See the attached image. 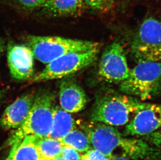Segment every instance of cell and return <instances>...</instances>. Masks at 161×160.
<instances>
[{
	"label": "cell",
	"instance_id": "d6986e66",
	"mask_svg": "<svg viewBox=\"0 0 161 160\" xmlns=\"http://www.w3.org/2000/svg\"><path fill=\"white\" fill-rule=\"evenodd\" d=\"M60 156L65 160H80L79 152L70 147L63 145Z\"/></svg>",
	"mask_w": 161,
	"mask_h": 160
},
{
	"label": "cell",
	"instance_id": "cb8c5ba5",
	"mask_svg": "<svg viewBox=\"0 0 161 160\" xmlns=\"http://www.w3.org/2000/svg\"><path fill=\"white\" fill-rule=\"evenodd\" d=\"M65 160V159L63 158V157H62L61 156H58L57 157H55L53 160Z\"/></svg>",
	"mask_w": 161,
	"mask_h": 160
},
{
	"label": "cell",
	"instance_id": "4fadbf2b",
	"mask_svg": "<svg viewBox=\"0 0 161 160\" xmlns=\"http://www.w3.org/2000/svg\"><path fill=\"white\" fill-rule=\"evenodd\" d=\"M42 8L44 13L55 17L78 14L86 6L82 0H47Z\"/></svg>",
	"mask_w": 161,
	"mask_h": 160
},
{
	"label": "cell",
	"instance_id": "5bb4252c",
	"mask_svg": "<svg viewBox=\"0 0 161 160\" xmlns=\"http://www.w3.org/2000/svg\"><path fill=\"white\" fill-rule=\"evenodd\" d=\"M36 138L27 136L12 144L6 160H42L36 147Z\"/></svg>",
	"mask_w": 161,
	"mask_h": 160
},
{
	"label": "cell",
	"instance_id": "603a6c76",
	"mask_svg": "<svg viewBox=\"0 0 161 160\" xmlns=\"http://www.w3.org/2000/svg\"><path fill=\"white\" fill-rule=\"evenodd\" d=\"M109 160H131L128 157H125L123 156H116L112 157L109 158Z\"/></svg>",
	"mask_w": 161,
	"mask_h": 160
},
{
	"label": "cell",
	"instance_id": "3957f363",
	"mask_svg": "<svg viewBox=\"0 0 161 160\" xmlns=\"http://www.w3.org/2000/svg\"><path fill=\"white\" fill-rule=\"evenodd\" d=\"M55 106L54 96L52 93L36 94L27 117L13 135L10 144L18 142L27 136L48 137L52 128Z\"/></svg>",
	"mask_w": 161,
	"mask_h": 160
},
{
	"label": "cell",
	"instance_id": "2e32d148",
	"mask_svg": "<svg viewBox=\"0 0 161 160\" xmlns=\"http://www.w3.org/2000/svg\"><path fill=\"white\" fill-rule=\"evenodd\" d=\"M59 141L63 145L70 147L79 152L85 153L92 148L87 134L76 128L68 133Z\"/></svg>",
	"mask_w": 161,
	"mask_h": 160
},
{
	"label": "cell",
	"instance_id": "52a82bcc",
	"mask_svg": "<svg viewBox=\"0 0 161 160\" xmlns=\"http://www.w3.org/2000/svg\"><path fill=\"white\" fill-rule=\"evenodd\" d=\"M131 50L138 61L161 62V22L153 17L144 20L132 40Z\"/></svg>",
	"mask_w": 161,
	"mask_h": 160
},
{
	"label": "cell",
	"instance_id": "44dd1931",
	"mask_svg": "<svg viewBox=\"0 0 161 160\" xmlns=\"http://www.w3.org/2000/svg\"><path fill=\"white\" fill-rule=\"evenodd\" d=\"M80 160H109V158L92 148L81 156Z\"/></svg>",
	"mask_w": 161,
	"mask_h": 160
},
{
	"label": "cell",
	"instance_id": "9a60e30c",
	"mask_svg": "<svg viewBox=\"0 0 161 160\" xmlns=\"http://www.w3.org/2000/svg\"><path fill=\"white\" fill-rule=\"evenodd\" d=\"M76 127V122L70 113L60 106H55L52 128L48 137L61 141Z\"/></svg>",
	"mask_w": 161,
	"mask_h": 160
},
{
	"label": "cell",
	"instance_id": "8fae6325",
	"mask_svg": "<svg viewBox=\"0 0 161 160\" xmlns=\"http://www.w3.org/2000/svg\"><path fill=\"white\" fill-rule=\"evenodd\" d=\"M36 94H24L8 106L2 115L0 123L4 129H17L23 124L34 104Z\"/></svg>",
	"mask_w": 161,
	"mask_h": 160
},
{
	"label": "cell",
	"instance_id": "7c38bea8",
	"mask_svg": "<svg viewBox=\"0 0 161 160\" xmlns=\"http://www.w3.org/2000/svg\"><path fill=\"white\" fill-rule=\"evenodd\" d=\"M60 107L69 113H77L85 108L87 97L84 89L77 83L64 80L59 86Z\"/></svg>",
	"mask_w": 161,
	"mask_h": 160
},
{
	"label": "cell",
	"instance_id": "ffe728a7",
	"mask_svg": "<svg viewBox=\"0 0 161 160\" xmlns=\"http://www.w3.org/2000/svg\"><path fill=\"white\" fill-rule=\"evenodd\" d=\"M143 139L155 148L161 149V127L156 131L144 136Z\"/></svg>",
	"mask_w": 161,
	"mask_h": 160
},
{
	"label": "cell",
	"instance_id": "30bf717a",
	"mask_svg": "<svg viewBox=\"0 0 161 160\" xmlns=\"http://www.w3.org/2000/svg\"><path fill=\"white\" fill-rule=\"evenodd\" d=\"M34 54L28 46L11 44L8 51V61L11 75L14 79H30L34 72Z\"/></svg>",
	"mask_w": 161,
	"mask_h": 160
},
{
	"label": "cell",
	"instance_id": "9c48e42d",
	"mask_svg": "<svg viewBox=\"0 0 161 160\" xmlns=\"http://www.w3.org/2000/svg\"><path fill=\"white\" fill-rule=\"evenodd\" d=\"M161 127V104H146L126 125L125 136H145Z\"/></svg>",
	"mask_w": 161,
	"mask_h": 160
},
{
	"label": "cell",
	"instance_id": "ba28073f",
	"mask_svg": "<svg viewBox=\"0 0 161 160\" xmlns=\"http://www.w3.org/2000/svg\"><path fill=\"white\" fill-rule=\"evenodd\" d=\"M99 75L105 81L121 83L129 76L130 69L123 47L114 42L105 48L99 65Z\"/></svg>",
	"mask_w": 161,
	"mask_h": 160
},
{
	"label": "cell",
	"instance_id": "6da1fadb",
	"mask_svg": "<svg viewBox=\"0 0 161 160\" xmlns=\"http://www.w3.org/2000/svg\"><path fill=\"white\" fill-rule=\"evenodd\" d=\"M86 128L92 148L108 158L115 151L135 160H154L159 156L157 148L144 139L127 138L115 128L102 123L92 122Z\"/></svg>",
	"mask_w": 161,
	"mask_h": 160
},
{
	"label": "cell",
	"instance_id": "277c9868",
	"mask_svg": "<svg viewBox=\"0 0 161 160\" xmlns=\"http://www.w3.org/2000/svg\"><path fill=\"white\" fill-rule=\"evenodd\" d=\"M120 90L142 100L150 99L161 93V62L141 61L120 83Z\"/></svg>",
	"mask_w": 161,
	"mask_h": 160
},
{
	"label": "cell",
	"instance_id": "5b68a950",
	"mask_svg": "<svg viewBox=\"0 0 161 160\" xmlns=\"http://www.w3.org/2000/svg\"><path fill=\"white\" fill-rule=\"evenodd\" d=\"M28 43L35 57L44 64L68 53L101 47L99 43L59 36H30Z\"/></svg>",
	"mask_w": 161,
	"mask_h": 160
},
{
	"label": "cell",
	"instance_id": "d4e9b609",
	"mask_svg": "<svg viewBox=\"0 0 161 160\" xmlns=\"http://www.w3.org/2000/svg\"><path fill=\"white\" fill-rule=\"evenodd\" d=\"M2 96V95L1 93H0V99H1V98Z\"/></svg>",
	"mask_w": 161,
	"mask_h": 160
},
{
	"label": "cell",
	"instance_id": "7a4b0ae2",
	"mask_svg": "<svg viewBox=\"0 0 161 160\" xmlns=\"http://www.w3.org/2000/svg\"><path fill=\"white\" fill-rule=\"evenodd\" d=\"M146 104L126 94L109 93L96 100L91 120L112 126L125 125Z\"/></svg>",
	"mask_w": 161,
	"mask_h": 160
},
{
	"label": "cell",
	"instance_id": "ac0fdd59",
	"mask_svg": "<svg viewBox=\"0 0 161 160\" xmlns=\"http://www.w3.org/2000/svg\"><path fill=\"white\" fill-rule=\"evenodd\" d=\"M86 6L97 11H106L110 9L116 0H82Z\"/></svg>",
	"mask_w": 161,
	"mask_h": 160
},
{
	"label": "cell",
	"instance_id": "e0dca14e",
	"mask_svg": "<svg viewBox=\"0 0 161 160\" xmlns=\"http://www.w3.org/2000/svg\"><path fill=\"white\" fill-rule=\"evenodd\" d=\"M36 145L42 160H52L60 156L62 143L50 137H37Z\"/></svg>",
	"mask_w": 161,
	"mask_h": 160
},
{
	"label": "cell",
	"instance_id": "484cf974",
	"mask_svg": "<svg viewBox=\"0 0 161 160\" xmlns=\"http://www.w3.org/2000/svg\"><path fill=\"white\" fill-rule=\"evenodd\" d=\"M0 51H1V49H0Z\"/></svg>",
	"mask_w": 161,
	"mask_h": 160
},
{
	"label": "cell",
	"instance_id": "8992f818",
	"mask_svg": "<svg viewBox=\"0 0 161 160\" xmlns=\"http://www.w3.org/2000/svg\"><path fill=\"white\" fill-rule=\"evenodd\" d=\"M100 47L85 51L68 53L47 64L46 68L34 77L35 82L61 79L77 72L92 64Z\"/></svg>",
	"mask_w": 161,
	"mask_h": 160
},
{
	"label": "cell",
	"instance_id": "7402d4cb",
	"mask_svg": "<svg viewBox=\"0 0 161 160\" xmlns=\"http://www.w3.org/2000/svg\"><path fill=\"white\" fill-rule=\"evenodd\" d=\"M20 4L25 8L32 9L38 7H42L47 0H18Z\"/></svg>",
	"mask_w": 161,
	"mask_h": 160
}]
</instances>
